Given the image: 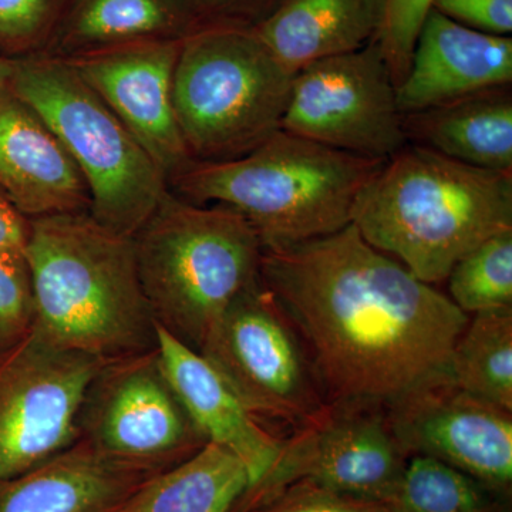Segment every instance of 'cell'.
<instances>
[{"instance_id": "12", "label": "cell", "mask_w": 512, "mask_h": 512, "mask_svg": "<svg viewBox=\"0 0 512 512\" xmlns=\"http://www.w3.org/2000/svg\"><path fill=\"white\" fill-rule=\"evenodd\" d=\"M282 130L377 160L407 146L397 87L377 40L299 70Z\"/></svg>"}, {"instance_id": "33", "label": "cell", "mask_w": 512, "mask_h": 512, "mask_svg": "<svg viewBox=\"0 0 512 512\" xmlns=\"http://www.w3.org/2000/svg\"><path fill=\"white\" fill-rule=\"evenodd\" d=\"M16 59L0 56V87L8 86L12 74L15 72Z\"/></svg>"}, {"instance_id": "2", "label": "cell", "mask_w": 512, "mask_h": 512, "mask_svg": "<svg viewBox=\"0 0 512 512\" xmlns=\"http://www.w3.org/2000/svg\"><path fill=\"white\" fill-rule=\"evenodd\" d=\"M352 224L366 242L429 285L488 238L512 229V173L407 144L367 181Z\"/></svg>"}, {"instance_id": "13", "label": "cell", "mask_w": 512, "mask_h": 512, "mask_svg": "<svg viewBox=\"0 0 512 512\" xmlns=\"http://www.w3.org/2000/svg\"><path fill=\"white\" fill-rule=\"evenodd\" d=\"M407 456L439 460L498 498L512 485V412L460 389L434 383L386 409Z\"/></svg>"}, {"instance_id": "19", "label": "cell", "mask_w": 512, "mask_h": 512, "mask_svg": "<svg viewBox=\"0 0 512 512\" xmlns=\"http://www.w3.org/2000/svg\"><path fill=\"white\" fill-rule=\"evenodd\" d=\"M384 8L386 0H281L252 30L296 74L369 45L382 29Z\"/></svg>"}, {"instance_id": "15", "label": "cell", "mask_w": 512, "mask_h": 512, "mask_svg": "<svg viewBox=\"0 0 512 512\" xmlns=\"http://www.w3.org/2000/svg\"><path fill=\"white\" fill-rule=\"evenodd\" d=\"M511 83L510 36L468 29L431 9L397 86V104L412 114Z\"/></svg>"}, {"instance_id": "8", "label": "cell", "mask_w": 512, "mask_h": 512, "mask_svg": "<svg viewBox=\"0 0 512 512\" xmlns=\"http://www.w3.org/2000/svg\"><path fill=\"white\" fill-rule=\"evenodd\" d=\"M200 353L256 419L298 429L328 403L301 335L262 281L228 306Z\"/></svg>"}, {"instance_id": "24", "label": "cell", "mask_w": 512, "mask_h": 512, "mask_svg": "<svg viewBox=\"0 0 512 512\" xmlns=\"http://www.w3.org/2000/svg\"><path fill=\"white\" fill-rule=\"evenodd\" d=\"M390 504L394 512H503L497 495L483 484L424 456L409 458Z\"/></svg>"}, {"instance_id": "21", "label": "cell", "mask_w": 512, "mask_h": 512, "mask_svg": "<svg viewBox=\"0 0 512 512\" xmlns=\"http://www.w3.org/2000/svg\"><path fill=\"white\" fill-rule=\"evenodd\" d=\"M407 141L458 163L512 173L511 86L403 114Z\"/></svg>"}, {"instance_id": "28", "label": "cell", "mask_w": 512, "mask_h": 512, "mask_svg": "<svg viewBox=\"0 0 512 512\" xmlns=\"http://www.w3.org/2000/svg\"><path fill=\"white\" fill-rule=\"evenodd\" d=\"M433 0H386L382 29L376 40L396 87L412 63L414 46Z\"/></svg>"}, {"instance_id": "5", "label": "cell", "mask_w": 512, "mask_h": 512, "mask_svg": "<svg viewBox=\"0 0 512 512\" xmlns=\"http://www.w3.org/2000/svg\"><path fill=\"white\" fill-rule=\"evenodd\" d=\"M133 239L154 320L198 353L228 306L261 281V239L227 205L192 204L168 190Z\"/></svg>"}, {"instance_id": "23", "label": "cell", "mask_w": 512, "mask_h": 512, "mask_svg": "<svg viewBox=\"0 0 512 512\" xmlns=\"http://www.w3.org/2000/svg\"><path fill=\"white\" fill-rule=\"evenodd\" d=\"M451 382L512 412V306L478 312L454 345Z\"/></svg>"}, {"instance_id": "17", "label": "cell", "mask_w": 512, "mask_h": 512, "mask_svg": "<svg viewBox=\"0 0 512 512\" xmlns=\"http://www.w3.org/2000/svg\"><path fill=\"white\" fill-rule=\"evenodd\" d=\"M157 348L168 379L208 443L227 448L247 467L249 487L274 463L281 447L249 413L218 370L157 325Z\"/></svg>"}, {"instance_id": "20", "label": "cell", "mask_w": 512, "mask_h": 512, "mask_svg": "<svg viewBox=\"0 0 512 512\" xmlns=\"http://www.w3.org/2000/svg\"><path fill=\"white\" fill-rule=\"evenodd\" d=\"M200 30L185 0H72L42 53L72 60L137 43L184 40Z\"/></svg>"}, {"instance_id": "7", "label": "cell", "mask_w": 512, "mask_h": 512, "mask_svg": "<svg viewBox=\"0 0 512 512\" xmlns=\"http://www.w3.org/2000/svg\"><path fill=\"white\" fill-rule=\"evenodd\" d=\"M293 76L252 29H204L184 39L173 103L192 160H234L282 130Z\"/></svg>"}, {"instance_id": "6", "label": "cell", "mask_w": 512, "mask_h": 512, "mask_svg": "<svg viewBox=\"0 0 512 512\" xmlns=\"http://www.w3.org/2000/svg\"><path fill=\"white\" fill-rule=\"evenodd\" d=\"M8 87L72 157L89 188V214L133 238L170 190L153 158L66 60L20 57Z\"/></svg>"}, {"instance_id": "10", "label": "cell", "mask_w": 512, "mask_h": 512, "mask_svg": "<svg viewBox=\"0 0 512 512\" xmlns=\"http://www.w3.org/2000/svg\"><path fill=\"white\" fill-rule=\"evenodd\" d=\"M77 427L79 440L104 456L153 474L208 443L168 379L158 348L101 367L84 393Z\"/></svg>"}, {"instance_id": "16", "label": "cell", "mask_w": 512, "mask_h": 512, "mask_svg": "<svg viewBox=\"0 0 512 512\" xmlns=\"http://www.w3.org/2000/svg\"><path fill=\"white\" fill-rule=\"evenodd\" d=\"M0 191L29 220L90 210L89 188L72 157L8 86L0 87Z\"/></svg>"}, {"instance_id": "30", "label": "cell", "mask_w": 512, "mask_h": 512, "mask_svg": "<svg viewBox=\"0 0 512 512\" xmlns=\"http://www.w3.org/2000/svg\"><path fill=\"white\" fill-rule=\"evenodd\" d=\"M431 9L477 32L495 36L512 32V0H433Z\"/></svg>"}, {"instance_id": "31", "label": "cell", "mask_w": 512, "mask_h": 512, "mask_svg": "<svg viewBox=\"0 0 512 512\" xmlns=\"http://www.w3.org/2000/svg\"><path fill=\"white\" fill-rule=\"evenodd\" d=\"M201 30L214 28L254 29L281 0H185Z\"/></svg>"}, {"instance_id": "1", "label": "cell", "mask_w": 512, "mask_h": 512, "mask_svg": "<svg viewBox=\"0 0 512 512\" xmlns=\"http://www.w3.org/2000/svg\"><path fill=\"white\" fill-rule=\"evenodd\" d=\"M261 281L301 335L328 402L389 409L451 380V353L470 316L355 225L264 249Z\"/></svg>"}, {"instance_id": "9", "label": "cell", "mask_w": 512, "mask_h": 512, "mask_svg": "<svg viewBox=\"0 0 512 512\" xmlns=\"http://www.w3.org/2000/svg\"><path fill=\"white\" fill-rule=\"evenodd\" d=\"M386 409L373 404L329 402L281 440L264 476L248 487L232 512H248L298 481L363 500L392 503L407 461Z\"/></svg>"}, {"instance_id": "3", "label": "cell", "mask_w": 512, "mask_h": 512, "mask_svg": "<svg viewBox=\"0 0 512 512\" xmlns=\"http://www.w3.org/2000/svg\"><path fill=\"white\" fill-rule=\"evenodd\" d=\"M23 254L39 338L104 359L157 349L133 238L103 227L89 212L50 215L30 220Z\"/></svg>"}, {"instance_id": "14", "label": "cell", "mask_w": 512, "mask_h": 512, "mask_svg": "<svg viewBox=\"0 0 512 512\" xmlns=\"http://www.w3.org/2000/svg\"><path fill=\"white\" fill-rule=\"evenodd\" d=\"M181 43H137L66 60L153 158L167 181L194 161L173 103Z\"/></svg>"}, {"instance_id": "29", "label": "cell", "mask_w": 512, "mask_h": 512, "mask_svg": "<svg viewBox=\"0 0 512 512\" xmlns=\"http://www.w3.org/2000/svg\"><path fill=\"white\" fill-rule=\"evenodd\" d=\"M248 512H394L392 504L363 500L298 481Z\"/></svg>"}, {"instance_id": "25", "label": "cell", "mask_w": 512, "mask_h": 512, "mask_svg": "<svg viewBox=\"0 0 512 512\" xmlns=\"http://www.w3.org/2000/svg\"><path fill=\"white\" fill-rule=\"evenodd\" d=\"M446 281L448 298L467 315L512 306V229L471 249Z\"/></svg>"}, {"instance_id": "4", "label": "cell", "mask_w": 512, "mask_h": 512, "mask_svg": "<svg viewBox=\"0 0 512 512\" xmlns=\"http://www.w3.org/2000/svg\"><path fill=\"white\" fill-rule=\"evenodd\" d=\"M384 161L279 130L234 160L191 161L168 188L192 204L227 205L252 225L264 249H279L352 224L360 192Z\"/></svg>"}, {"instance_id": "26", "label": "cell", "mask_w": 512, "mask_h": 512, "mask_svg": "<svg viewBox=\"0 0 512 512\" xmlns=\"http://www.w3.org/2000/svg\"><path fill=\"white\" fill-rule=\"evenodd\" d=\"M72 0H0V56L37 55L49 45Z\"/></svg>"}, {"instance_id": "11", "label": "cell", "mask_w": 512, "mask_h": 512, "mask_svg": "<svg viewBox=\"0 0 512 512\" xmlns=\"http://www.w3.org/2000/svg\"><path fill=\"white\" fill-rule=\"evenodd\" d=\"M109 360L59 348L33 332L0 349V481L79 441L84 393Z\"/></svg>"}, {"instance_id": "27", "label": "cell", "mask_w": 512, "mask_h": 512, "mask_svg": "<svg viewBox=\"0 0 512 512\" xmlns=\"http://www.w3.org/2000/svg\"><path fill=\"white\" fill-rule=\"evenodd\" d=\"M35 322V295L25 254L0 251V349L32 335Z\"/></svg>"}, {"instance_id": "32", "label": "cell", "mask_w": 512, "mask_h": 512, "mask_svg": "<svg viewBox=\"0 0 512 512\" xmlns=\"http://www.w3.org/2000/svg\"><path fill=\"white\" fill-rule=\"evenodd\" d=\"M29 234V218L0 191V251H23Z\"/></svg>"}, {"instance_id": "22", "label": "cell", "mask_w": 512, "mask_h": 512, "mask_svg": "<svg viewBox=\"0 0 512 512\" xmlns=\"http://www.w3.org/2000/svg\"><path fill=\"white\" fill-rule=\"evenodd\" d=\"M249 483L247 467L234 453L207 443L138 485L110 512H232Z\"/></svg>"}, {"instance_id": "18", "label": "cell", "mask_w": 512, "mask_h": 512, "mask_svg": "<svg viewBox=\"0 0 512 512\" xmlns=\"http://www.w3.org/2000/svg\"><path fill=\"white\" fill-rule=\"evenodd\" d=\"M153 476L79 440L40 466L0 481V512H110Z\"/></svg>"}]
</instances>
